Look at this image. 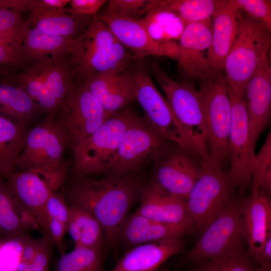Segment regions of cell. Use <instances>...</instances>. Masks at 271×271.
<instances>
[{
    "instance_id": "cell-1",
    "label": "cell",
    "mask_w": 271,
    "mask_h": 271,
    "mask_svg": "<svg viewBox=\"0 0 271 271\" xmlns=\"http://www.w3.org/2000/svg\"><path fill=\"white\" fill-rule=\"evenodd\" d=\"M145 186L135 174L97 180L68 173L60 189L67 204L79 206L95 216L104 230L106 244L112 248L120 241L122 225Z\"/></svg>"
},
{
    "instance_id": "cell-2",
    "label": "cell",
    "mask_w": 271,
    "mask_h": 271,
    "mask_svg": "<svg viewBox=\"0 0 271 271\" xmlns=\"http://www.w3.org/2000/svg\"><path fill=\"white\" fill-rule=\"evenodd\" d=\"M73 83L83 84L93 76L131 67L139 59L118 42L99 21L73 39L64 56Z\"/></svg>"
},
{
    "instance_id": "cell-3",
    "label": "cell",
    "mask_w": 271,
    "mask_h": 271,
    "mask_svg": "<svg viewBox=\"0 0 271 271\" xmlns=\"http://www.w3.org/2000/svg\"><path fill=\"white\" fill-rule=\"evenodd\" d=\"M19 69L0 79L23 90L47 116L54 118L73 84L64 57L36 61Z\"/></svg>"
},
{
    "instance_id": "cell-4",
    "label": "cell",
    "mask_w": 271,
    "mask_h": 271,
    "mask_svg": "<svg viewBox=\"0 0 271 271\" xmlns=\"http://www.w3.org/2000/svg\"><path fill=\"white\" fill-rule=\"evenodd\" d=\"M207 134L210 163L225 169L229 163L231 106L229 85L222 72L201 80L198 90Z\"/></svg>"
},
{
    "instance_id": "cell-5",
    "label": "cell",
    "mask_w": 271,
    "mask_h": 271,
    "mask_svg": "<svg viewBox=\"0 0 271 271\" xmlns=\"http://www.w3.org/2000/svg\"><path fill=\"white\" fill-rule=\"evenodd\" d=\"M270 47L271 30L247 15L241 17L237 37L224 67L233 94L245 96L248 81L260 62L270 56Z\"/></svg>"
},
{
    "instance_id": "cell-6",
    "label": "cell",
    "mask_w": 271,
    "mask_h": 271,
    "mask_svg": "<svg viewBox=\"0 0 271 271\" xmlns=\"http://www.w3.org/2000/svg\"><path fill=\"white\" fill-rule=\"evenodd\" d=\"M126 107L110 116L72 150L68 173L74 176L102 174L106 164L115 155L126 130L140 117Z\"/></svg>"
},
{
    "instance_id": "cell-7",
    "label": "cell",
    "mask_w": 271,
    "mask_h": 271,
    "mask_svg": "<svg viewBox=\"0 0 271 271\" xmlns=\"http://www.w3.org/2000/svg\"><path fill=\"white\" fill-rule=\"evenodd\" d=\"M166 97L174 115L184 128L202 161L210 163L207 134L201 99L192 84L171 78L156 62L146 65Z\"/></svg>"
},
{
    "instance_id": "cell-8",
    "label": "cell",
    "mask_w": 271,
    "mask_h": 271,
    "mask_svg": "<svg viewBox=\"0 0 271 271\" xmlns=\"http://www.w3.org/2000/svg\"><path fill=\"white\" fill-rule=\"evenodd\" d=\"M134 97L144 111L147 123L166 139L180 146L201 161L182 124L167 99L156 86L151 73L142 59L131 68Z\"/></svg>"
},
{
    "instance_id": "cell-9",
    "label": "cell",
    "mask_w": 271,
    "mask_h": 271,
    "mask_svg": "<svg viewBox=\"0 0 271 271\" xmlns=\"http://www.w3.org/2000/svg\"><path fill=\"white\" fill-rule=\"evenodd\" d=\"M244 240L240 200L234 199L185 253L180 263L195 264L235 253L244 249Z\"/></svg>"
},
{
    "instance_id": "cell-10",
    "label": "cell",
    "mask_w": 271,
    "mask_h": 271,
    "mask_svg": "<svg viewBox=\"0 0 271 271\" xmlns=\"http://www.w3.org/2000/svg\"><path fill=\"white\" fill-rule=\"evenodd\" d=\"M234 190L228 171L203 162L201 174L186 199L194 232L204 231L234 199Z\"/></svg>"
},
{
    "instance_id": "cell-11",
    "label": "cell",
    "mask_w": 271,
    "mask_h": 271,
    "mask_svg": "<svg viewBox=\"0 0 271 271\" xmlns=\"http://www.w3.org/2000/svg\"><path fill=\"white\" fill-rule=\"evenodd\" d=\"M10 191L36 221L43 235L49 237L47 201L61 187V178L54 170L40 168L13 172L3 177Z\"/></svg>"
},
{
    "instance_id": "cell-12",
    "label": "cell",
    "mask_w": 271,
    "mask_h": 271,
    "mask_svg": "<svg viewBox=\"0 0 271 271\" xmlns=\"http://www.w3.org/2000/svg\"><path fill=\"white\" fill-rule=\"evenodd\" d=\"M151 161L152 180L166 192L187 199L201 174L203 162L171 141Z\"/></svg>"
},
{
    "instance_id": "cell-13",
    "label": "cell",
    "mask_w": 271,
    "mask_h": 271,
    "mask_svg": "<svg viewBox=\"0 0 271 271\" xmlns=\"http://www.w3.org/2000/svg\"><path fill=\"white\" fill-rule=\"evenodd\" d=\"M110 116L84 84L73 83L54 118L73 150Z\"/></svg>"
},
{
    "instance_id": "cell-14",
    "label": "cell",
    "mask_w": 271,
    "mask_h": 271,
    "mask_svg": "<svg viewBox=\"0 0 271 271\" xmlns=\"http://www.w3.org/2000/svg\"><path fill=\"white\" fill-rule=\"evenodd\" d=\"M169 142L140 116L124 133L117 152L106 164L102 174H136L148 159L151 160L154 155Z\"/></svg>"
},
{
    "instance_id": "cell-15",
    "label": "cell",
    "mask_w": 271,
    "mask_h": 271,
    "mask_svg": "<svg viewBox=\"0 0 271 271\" xmlns=\"http://www.w3.org/2000/svg\"><path fill=\"white\" fill-rule=\"evenodd\" d=\"M231 120L229 140L231 181L240 197L251 185L254 148L250 139L245 96L233 94L229 87Z\"/></svg>"
},
{
    "instance_id": "cell-16",
    "label": "cell",
    "mask_w": 271,
    "mask_h": 271,
    "mask_svg": "<svg viewBox=\"0 0 271 271\" xmlns=\"http://www.w3.org/2000/svg\"><path fill=\"white\" fill-rule=\"evenodd\" d=\"M67 148V138L63 129L54 118L46 116L43 121L29 129L15 171L26 172L59 165L64 162Z\"/></svg>"
},
{
    "instance_id": "cell-17",
    "label": "cell",
    "mask_w": 271,
    "mask_h": 271,
    "mask_svg": "<svg viewBox=\"0 0 271 271\" xmlns=\"http://www.w3.org/2000/svg\"><path fill=\"white\" fill-rule=\"evenodd\" d=\"M96 17L110 30L116 39L134 56L142 59L150 56H166L177 60L178 44L154 40L141 19H129L106 13Z\"/></svg>"
},
{
    "instance_id": "cell-18",
    "label": "cell",
    "mask_w": 271,
    "mask_h": 271,
    "mask_svg": "<svg viewBox=\"0 0 271 271\" xmlns=\"http://www.w3.org/2000/svg\"><path fill=\"white\" fill-rule=\"evenodd\" d=\"M211 37L212 18L184 28L178 43L176 60L186 75L203 80L213 75L205 54L210 46Z\"/></svg>"
},
{
    "instance_id": "cell-19",
    "label": "cell",
    "mask_w": 271,
    "mask_h": 271,
    "mask_svg": "<svg viewBox=\"0 0 271 271\" xmlns=\"http://www.w3.org/2000/svg\"><path fill=\"white\" fill-rule=\"evenodd\" d=\"M245 97L251 143L255 149L262 131L268 125L271 113L270 57L259 64L245 88Z\"/></svg>"
},
{
    "instance_id": "cell-20",
    "label": "cell",
    "mask_w": 271,
    "mask_h": 271,
    "mask_svg": "<svg viewBox=\"0 0 271 271\" xmlns=\"http://www.w3.org/2000/svg\"><path fill=\"white\" fill-rule=\"evenodd\" d=\"M241 16L230 0L222 1L212 17V37L207 51L213 74L222 72L224 63L237 37Z\"/></svg>"
},
{
    "instance_id": "cell-21",
    "label": "cell",
    "mask_w": 271,
    "mask_h": 271,
    "mask_svg": "<svg viewBox=\"0 0 271 271\" xmlns=\"http://www.w3.org/2000/svg\"><path fill=\"white\" fill-rule=\"evenodd\" d=\"M136 212L152 220L190 228L194 232L186 205V199L170 194L152 180L145 186Z\"/></svg>"
},
{
    "instance_id": "cell-22",
    "label": "cell",
    "mask_w": 271,
    "mask_h": 271,
    "mask_svg": "<svg viewBox=\"0 0 271 271\" xmlns=\"http://www.w3.org/2000/svg\"><path fill=\"white\" fill-rule=\"evenodd\" d=\"M132 66L121 71L97 74L82 84L110 116L127 107L134 99Z\"/></svg>"
},
{
    "instance_id": "cell-23",
    "label": "cell",
    "mask_w": 271,
    "mask_h": 271,
    "mask_svg": "<svg viewBox=\"0 0 271 271\" xmlns=\"http://www.w3.org/2000/svg\"><path fill=\"white\" fill-rule=\"evenodd\" d=\"M245 240L248 252L259 266L263 246L271 232V203L261 193L240 200Z\"/></svg>"
},
{
    "instance_id": "cell-24",
    "label": "cell",
    "mask_w": 271,
    "mask_h": 271,
    "mask_svg": "<svg viewBox=\"0 0 271 271\" xmlns=\"http://www.w3.org/2000/svg\"><path fill=\"white\" fill-rule=\"evenodd\" d=\"M181 238L163 239L138 245L127 250L110 271H157L167 259L182 252Z\"/></svg>"
},
{
    "instance_id": "cell-25",
    "label": "cell",
    "mask_w": 271,
    "mask_h": 271,
    "mask_svg": "<svg viewBox=\"0 0 271 271\" xmlns=\"http://www.w3.org/2000/svg\"><path fill=\"white\" fill-rule=\"evenodd\" d=\"M31 15L27 22L31 26L49 35L70 39L82 34L93 21L95 16H80L70 8L47 9L40 7L32 0Z\"/></svg>"
},
{
    "instance_id": "cell-26",
    "label": "cell",
    "mask_w": 271,
    "mask_h": 271,
    "mask_svg": "<svg viewBox=\"0 0 271 271\" xmlns=\"http://www.w3.org/2000/svg\"><path fill=\"white\" fill-rule=\"evenodd\" d=\"M189 232H193L189 227L158 222L136 211L125 218L120 230V240L128 246H135L163 239L181 238Z\"/></svg>"
},
{
    "instance_id": "cell-27",
    "label": "cell",
    "mask_w": 271,
    "mask_h": 271,
    "mask_svg": "<svg viewBox=\"0 0 271 271\" xmlns=\"http://www.w3.org/2000/svg\"><path fill=\"white\" fill-rule=\"evenodd\" d=\"M36 228L34 219L19 204L0 176V242L22 238Z\"/></svg>"
},
{
    "instance_id": "cell-28",
    "label": "cell",
    "mask_w": 271,
    "mask_h": 271,
    "mask_svg": "<svg viewBox=\"0 0 271 271\" xmlns=\"http://www.w3.org/2000/svg\"><path fill=\"white\" fill-rule=\"evenodd\" d=\"M71 40L49 35L25 23L22 49L23 66L43 59L64 57Z\"/></svg>"
},
{
    "instance_id": "cell-29",
    "label": "cell",
    "mask_w": 271,
    "mask_h": 271,
    "mask_svg": "<svg viewBox=\"0 0 271 271\" xmlns=\"http://www.w3.org/2000/svg\"><path fill=\"white\" fill-rule=\"evenodd\" d=\"M30 123L16 122L0 115V176L13 172L30 128Z\"/></svg>"
},
{
    "instance_id": "cell-30",
    "label": "cell",
    "mask_w": 271,
    "mask_h": 271,
    "mask_svg": "<svg viewBox=\"0 0 271 271\" xmlns=\"http://www.w3.org/2000/svg\"><path fill=\"white\" fill-rule=\"evenodd\" d=\"M43 110L17 86L0 79V115L16 122L30 123Z\"/></svg>"
},
{
    "instance_id": "cell-31",
    "label": "cell",
    "mask_w": 271,
    "mask_h": 271,
    "mask_svg": "<svg viewBox=\"0 0 271 271\" xmlns=\"http://www.w3.org/2000/svg\"><path fill=\"white\" fill-rule=\"evenodd\" d=\"M221 1L151 0V9L160 8L172 13L180 20L185 27L189 24L212 18Z\"/></svg>"
},
{
    "instance_id": "cell-32",
    "label": "cell",
    "mask_w": 271,
    "mask_h": 271,
    "mask_svg": "<svg viewBox=\"0 0 271 271\" xmlns=\"http://www.w3.org/2000/svg\"><path fill=\"white\" fill-rule=\"evenodd\" d=\"M68 205L69 215L77 222L80 230L79 246L103 249V246L106 243V236L100 222L85 208L74 204Z\"/></svg>"
},
{
    "instance_id": "cell-33",
    "label": "cell",
    "mask_w": 271,
    "mask_h": 271,
    "mask_svg": "<svg viewBox=\"0 0 271 271\" xmlns=\"http://www.w3.org/2000/svg\"><path fill=\"white\" fill-rule=\"evenodd\" d=\"M103 249L82 246L61 255L55 271H104Z\"/></svg>"
},
{
    "instance_id": "cell-34",
    "label": "cell",
    "mask_w": 271,
    "mask_h": 271,
    "mask_svg": "<svg viewBox=\"0 0 271 271\" xmlns=\"http://www.w3.org/2000/svg\"><path fill=\"white\" fill-rule=\"evenodd\" d=\"M260 267L245 249L194 264L192 271H257Z\"/></svg>"
},
{
    "instance_id": "cell-35",
    "label": "cell",
    "mask_w": 271,
    "mask_h": 271,
    "mask_svg": "<svg viewBox=\"0 0 271 271\" xmlns=\"http://www.w3.org/2000/svg\"><path fill=\"white\" fill-rule=\"evenodd\" d=\"M25 28L20 13L0 8V42L22 51Z\"/></svg>"
},
{
    "instance_id": "cell-36",
    "label": "cell",
    "mask_w": 271,
    "mask_h": 271,
    "mask_svg": "<svg viewBox=\"0 0 271 271\" xmlns=\"http://www.w3.org/2000/svg\"><path fill=\"white\" fill-rule=\"evenodd\" d=\"M106 14L119 18L139 19L151 10V0H110Z\"/></svg>"
},
{
    "instance_id": "cell-37",
    "label": "cell",
    "mask_w": 271,
    "mask_h": 271,
    "mask_svg": "<svg viewBox=\"0 0 271 271\" xmlns=\"http://www.w3.org/2000/svg\"><path fill=\"white\" fill-rule=\"evenodd\" d=\"M271 172V132L269 131L262 147L255 156L251 179L252 194L259 192L264 176Z\"/></svg>"
},
{
    "instance_id": "cell-38",
    "label": "cell",
    "mask_w": 271,
    "mask_h": 271,
    "mask_svg": "<svg viewBox=\"0 0 271 271\" xmlns=\"http://www.w3.org/2000/svg\"><path fill=\"white\" fill-rule=\"evenodd\" d=\"M238 10H243L247 15L257 20L271 30V1L230 0Z\"/></svg>"
},
{
    "instance_id": "cell-39",
    "label": "cell",
    "mask_w": 271,
    "mask_h": 271,
    "mask_svg": "<svg viewBox=\"0 0 271 271\" xmlns=\"http://www.w3.org/2000/svg\"><path fill=\"white\" fill-rule=\"evenodd\" d=\"M44 235V239L34 258L29 262L20 261L16 271H50L49 260L52 241Z\"/></svg>"
},
{
    "instance_id": "cell-40",
    "label": "cell",
    "mask_w": 271,
    "mask_h": 271,
    "mask_svg": "<svg viewBox=\"0 0 271 271\" xmlns=\"http://www.w3.org/2000/svg\"><path fill=\"white\" fill-rule=\"evenodd\" d=\"M23 65L22 51L0 42V77Z\"/></svg>"
},
{
    "instance_id": "cell-41",
    "label": "cell",
    "mask_w": 271,
    "mask_h": 271,
    "mask_svg": "<svg viewBox=\"0 0 271 271\" xmlns=\"http://www.w3.org/2000/svg\"><path fill=\"white\" fill-rule=\"evenodd\" d=\"M46 210L49 217L67 225L69 217L68 205L61 192L51 193L46 204Z\"/></svg>"
},
{
    "instance_id": "cell-42",
    "label": "cell",
    "mask_w": 271,
    "mask_h": 271,
    "mask_svg": "<svg viewBox=\"0 0 271 271\" xmlns=\"http://www.w3.org/2000/svg\"><path fill=\"white\" fill-rule=\"evenodd\" d=\"M105 0H71L70 9L75 14L80 16H95Z\"/></svg>"
},
{
    "instance_id": "cell-43",
    "label": "cell",
    "mask_w": 271,
    "mask_h": 271,
    "mask_svg": "<svg viewBox=\"0 0 271 271\" xmlns=\"http://www.w3.org/2000/svg\"><path fill=\"white\" fill-rule=\"evenodd\" d=\"M48 232L49 237L53 243L58 247L61 255L64 254L62 241L65 234L67 232V225L49 217Z\"/></svg>"
},
{
    "instance_id": "cell-44",
    "label": "cell",
    "mask_w": 271,
    "mask_h": 271,
    "mask_svg": "<svg viewBox=\"0 0 271 271\" xmlns=\"http://www.w3.org/2000/svg\"><path fill=\"white\" fill-rule=\"evenodd\" d=\"M43 239L44 235L38 238H33L28 235L23 241L20 261H31L37 253Z\"/></svg>"
},
{
    "instance_id": "cell-45",
    "label": "cell",
    "mask_w": 271,
    "mask_h": 271,
    "mask_svg": "<svg viewBox=\"0 0 271 271\" xmlns=\"http://www.w3.org/2000/svg\"><path fill=\"white\" fill-rule=\"evenodd\" d=\"M32 0H0V8L14 11L19 13L30 10Z\"/></svg>"
},
{
    "instance_id": "cell-46",
    "label": "cell",
    "mask_w": 271,
    "mask_h": 271,
    "mask_svg": "<svg viewBox=\"0 0 271 271\" xmlns=\"http://www.w3.org/2000/svg\"><path fill=\"white\" fill-rule=\"evenodd\" d=\"M259 267L271 268V232L268 234L263 246Z\"/></svg>"
},
{
    "instance_id": "cell-47",
    "label": "cell",
    "mask_w": 271,
    "mask_h": 271,
    "mask_svg": "<svg viewBox=\"0 0 271 271\" xmlns=\"http://www.w3.org/2000/svg\"><path fill=\"white\" fill-rule=\"evenodd\" d=\"M68 232L74 243V248L79 246L80 242V230L75 220L69 215L67 223Z\"/></svg>"
},
{
    "instance_id": "cell-48",
    "label": "cell",
    "mask_w": 271,
    "mask_h": 271,
    "mask_svg": "<svg viewBox=\"0 0 271 271\" xmlns=\"http://www.w3.org/2000/svg\"><path fill=\"white\" fill-rule=\"evenodd\" d=\"M70 1V0H35L37 6L47 9L64 8Z\"/></svg>"
},
{
    "instance_id": "cell-49",
    "label": "cell",
    "mask_w": 271,
    "mask_h": 271,
    "mask_svg": "<svg viewBox=\"0 0 271 271\" xmlns=\"http://www.w3.org/2000/svg\"><path fill=\"white\" fill-rule=\"evenodd\" d=\"M257 271H271V268L259 267Z\"/></svg>"
},
{
    "instance_id": "cell-50",
    "label": "cell",
    "mask_w": 271,
    "mask_h": 271,
    "mask_svg": "<svg viewBox=\"0 0 271 271\" xmlns=\"http://www.w3.org/2000/svg\"><path fill=\"white\" fill-rule=\"evenodd\" d=\"M157 271H162V270H160L159 268ZM164 271H168V270H164Z\"/></svg>"
}]
</instances>
